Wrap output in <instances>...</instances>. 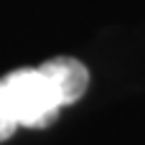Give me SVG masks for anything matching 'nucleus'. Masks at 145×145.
Masks as SVG:
<instances>
[{
	"label": "nucleus",
	"mask_w": 145,
	"mask_h": 145,
	"mask_svg": "<svg viewBox=\"0 0 145 145\" xmlns=\"http://www.w3.org/2000/svg\"><path fill=\"white\" fill-rule=\"evenodd\" d=\"M89 71L71 56H56L36 69H18L0 79V102L15 127H46L59 112L84 97Z\"/></svg>",
	"instance_id": "obj_1"
},
{
	"label": "nucleus",
	"mask_w": 145,
	"mask_h": 145,
	"mask_svg": "<svg viewBox=\"0 0 145 145\" xmlns=\"http://www.w3.org/2000/svg\"><path fill=\"white\" fill-rule=\"evenodd\" d=\"M15 130H18V127H15V122L8 117V112H5V107H3V102H0V143H3V140H8Z\"/></svg>",
	"instance_id": "obj_2"
}]
</instances>
